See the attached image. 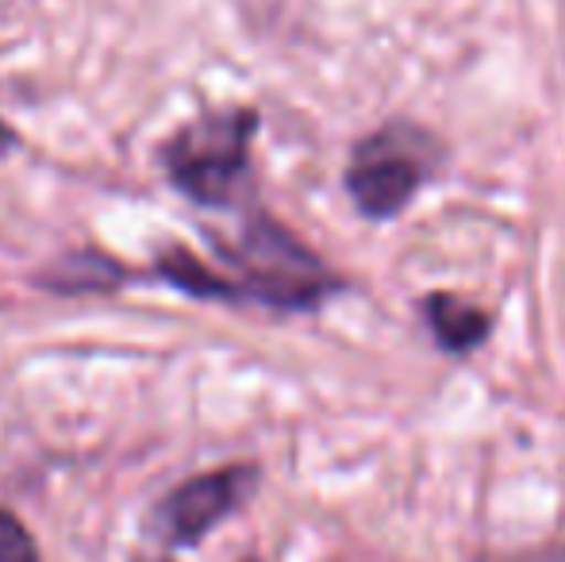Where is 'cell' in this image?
<instances>
[{
	"label": "cell",
	"instance_id": "6da1fadb",
	"mask_svg": "<svg viewBox=\"0 0 565 562\" xmlns=\"http://www.w3.org/2000/svg\"><path fill=\"white\" fill-rule=\"evenodd\" d=\"M262 128L258 108L227 105L209 108L173 128L158 142L154 158L166 181L196 209L227 212L250 185V147Z\"/></svg>",
	"mask_w": 565,
	"mask_h": 562
},
{
	"label": "cell",
	"instance_id": "7a4b0ae2",
	"mask_svg": "<svg viewBox=\"0 0 565 562\" xmlns=\"http://www.w3.org/2000/svg\"><path fill=\"white\" fill-rule=\"evenodd\" d=\"M235 271L238 300L274 312H308L339 289V278L269 212L246 209L235 240H212Z\"/></svg>",
	"mask_w": 565,
	"mask_h": 562
},
{
	"label": "cell",
	"instance_id": "3957f363",
	"mask_svg": "<svg viewBox=\"0 0 565 562\" xmlns=\"http://www.w3.org/2000/svg\"><path fill=\"white\" fill-rule=\"evenodd\" d=\"M443 147L416 124H385L354 142L347 166V193L365 220H393L439 170Z\"/></svg>",
	"mask_w": 565,
	"mask_h": 562
},
{
	"label": "cell",
	"instance_id": "277c9868",
	"mask_svg": "<svg viewBox=\"0 0 565 562\" xmlns=\"http://www.w3.org/2000/svg\"><path fill=\"white\" fill-rule=\"evenodd\" d=\"M262 470L254 463H231L220 470H204L178 481L150 505L142 532L166 551H193L216 532L224 520L235 517L258 494Z\"/></svg>",
	"mask_w": 565,
	"mask_h": 562
},
{
	"label": "cell",
	"instance_id": "5b68a950",
	"mask_svg": "<svg viewBox=\"0 0 565 562\" xmlns=\"http://www.w3.org/2000/svg\"><path fill=\"white\" fill-rule=\"evenodd\" d=\"M127 278H131V271L124 263H116L105 251L89 247L51 258L31 282L43 293H54V297H85V293H119Z\"/></svg>",
	"mask_w": 565,
	"mask_h": 562
},
{
	"label": "cell",
	"instance_id": "8992f818",
	"mask_svg": "<svg viewBox=\"0 0 565 562\" xmlns=\"http://www.w3.org/2000/svg\"><path fill=\"white\" fill-rule=\"evenodd\" d=\"M427 324H431L435 339L447 347L450 354H466L473 347H481L492 331V320L477 305H469L466 297H454V293H435L424 300Z\"/></svg>",
	"mask_w": 565,
	"mask_h": 562
},
{
	"label": "cell",
	"instance_id": "52a82bcc",
	"mask_svg": "<svg viewBox=\"0 0 565 562\" xmlns=\"http://www.w3.org/2000/svg\"><path fill=\"white\" fill-rule=\"evenodd\" d=\"M154 278L173 285L178 293L196 300H238V285L227 278V274L204 266L201 258L189 247L173 243V247H162L154 258Z\"/></svg>",
	"mask_w": 565,
	"mask_h": 562
},
{
	"label": "cell",
	"instance_id": "ba28073f",
	"mask_svg": "<svg viewBox=\"0 0 565 562\" xmlns=\"http://www.w3.org/2000/svg\"><path fill=\"white\" fill-rule=\"evenodd\" d=\"M0 562H43L31 528L8 505H0Z\"/></svg>",
	"mask_w": 565,
	"mask_h": 562
},
{
	"label": "cell",
	"instance_id": "9c48e42d",
	"mask_svg": "<svg viewBox=\"0 0 565 562\" xmlns=\"http://www.w3.org/2000/svg\"><path fill=\"white\" fill-rule=\"evenodd\" d=\"M15 150H20V131H15L4 116H0V158L15 155Z\"/></svg>",
	"mask_w": 565,
	"mask_h": 562
},
{
	"label": "cell",
	"instance_id": "30bf717a",
	"mask_svg": "<svg viewBox=\"0 0 565 562\" xmlns=\"http://www.w3.org/2000/svg\"><path fill=\"white\" fill-rule=\"evenodd\" d=\"M243 562H254V559H243Z\"/></svg>",
	"mask_w": 565,
	"mask_h": 562
}]
</instances>
